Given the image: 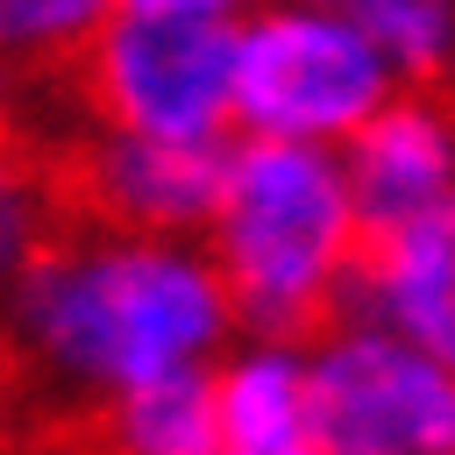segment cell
I'll use <instances>...</instances> for the list:
<instances>
[{
	"mask_svg": "<svg viewBox=\"0 0 455 455\" xmlns=\"http://www.w3.org/2000/svg\"><path fill=\"white\" fill-rule=\"evenodd\" d=\"M14 256L21 334L36 341L43 377H71L85 391H135L149 377L192 370L228 313L220 277L178 249L100 235L36 206H14Z\"/></svg>",
	"mask_w": 455,
	"mask_h": 455,
	"instance_id": "6da1fadb",
	"label": "cell"
},
{
	"mask_svg": "<svg viewBox=\"0 0 455 455\" xmlns=\"http://www.w3.org/2000/svg\"><path fill=\"white\" fill-rule=\"evenodd\" d=\"M355 235L363 220L348 199V171H334L327 149L256 135L249 149H235L213 220V277L228 291V313L277 341L355 334Z\"/></svg>",
	"mask_w": 455,
	"mask_h": 455,
	"instance_id": "7a4b0ae2",
	"label": "cell"
},
{
	"mask_svg": "<svg viewBox=\"0 0 455 455\" xmlns=\"http://www.w3.org/2000/svg\"><path fill=\"white\" fill-rule=\"evenodd\" d=\"M242 36L220 14H128L57 71L14 78L36 121H85L149 142H220L235 114Z\"/></svg>",
	"mask_w": 455,
	"mask_h": 455,
	"instance_id": "3957f363",
	"label": "cell"
},
{
	"mask_svg": "<svg viewBox=\"0 0 455 455\" xmlns=\"http://www.w3.org/2000/svg\"><path fill=\"white\" fill-rule=\"evenodd\" d=\"M384 100V57L341 7H270L242 28L235 121L277 142L348 135Z\"/></svg>",
	"mask_w": 455,
	"mask_h": 455,
	"instance_id": "277c9868",
	"label": "cell"
},
{
	"mask_svg": "<svg viewBox=\"0 0 455 455\" xmlns=\"http://www.w3.org/2000/svg\"><path fill=\"white\" fill-rule=\"evenodd\" d=\"M327 455H455V370L398 334H334L306 370Z\"/></svg>",
	"mask_w": 455,
	"mask_h": 455,
	"instance_id": "5b68a950",
	"label": "cell"
},
{
	"mask_svg": "<svg viewBox=\"0 0 455 455\" xmlns=\"http://www.w3.org/2000/svg\"><path fill=\"white\" fill-rule=\"evenodd\" d=\"M455 178V85H412L384 100L348 142V199L363 235L405 228L448 199Z\"/></svg>",
	"mask_w": 455,
	"mask_h": 455,
	"instance_id": "8992f818",
	"label": "cell"
},
{
	"mask_svg": "<svg viewBox=\"0 0 455 455\" xmlns=\"http://www.w3.org/2000/svg\"><path fill=\"white\" fill-rule=\"evenodd\" d=\"M355 313H384L405 341L441 355L455 370V192L384 235H355V270H348Z\"/></svg>",
	"mask_w": 455,
	"mask_h": 455,
	"instance_id": "52a82bcc",
	"label": "cell"
},
{
	"mask_svg": "<svg viewBox=\"0 0 455 455\" xmlns=\"http://www.w3.org/2000/svg\"><path fill=\"white\" fill-rule=\"evenodd\" d=\"M114 455H220V384L206 370H171L92 405Z\"/></svg>",
	"mask_w": 455,
	"mask_h": 455,
	"instance_id": "ba28073f",
	"label": "cell"
},
{
	"mask_svg": "<svg viewBox=\"0 0 455 455\" xmlns=\"http://www.w3.org/2000/svg\"><path fill=\"white\" fill-rule=\"evenodd\" d=\"M220 455H327L306 419V377L284 355H249L220 377Z\"/></svg>",
	"mask_w": 455,
	"mask_h": 455,
	"instance_id": "9c48e42d",
	"label": "cell"
},
{
	"mask_svg": "<svg viewBox=\"0 0 455 455\" xmlns=\"http://www.w3.org/2000/svg\"><path fill=\"white\" fill-rule=\"evenodd\" d=\"M7 7V50H14V78L57 71L78 50H92L114 21V0H0Z\"/></svg>",
	"mask_w": 455,
	"mask_h": 455,
	"instance_id": "30bf717a",
	"label": "cell"
},
{
	"mask_svg": "<svg viewBox=\"0 0 455 455\" xmlns=\"http://www.w3.org/2000/svg\"><path fill=\"white\" fill-rule=\"evenodd\" d=\"M341 14L363 21L384 50H398V64H405L419 85H434V64H441L448 28H455L448 0H341Z\"/></svg>",
	"mask_w": 455,
	"mask_h": 455,
	"instance_id": "8fae6325",
	"label": "cell"
},
{
	"mask_svg": "<svg viewBox=\"0 0 455 455\" xmlns=\"http://www.w3.org/2000/svg\"><path fill=\"white\" fill-rule=\"evenodd\" d=\"M228 0H128V14H213Z\"/></svg>",
	"mask_w": 455,
	"mask_h": 455,
	"instance_id": "7c38bea8",
	"label": "cell"
}]
</instances>
